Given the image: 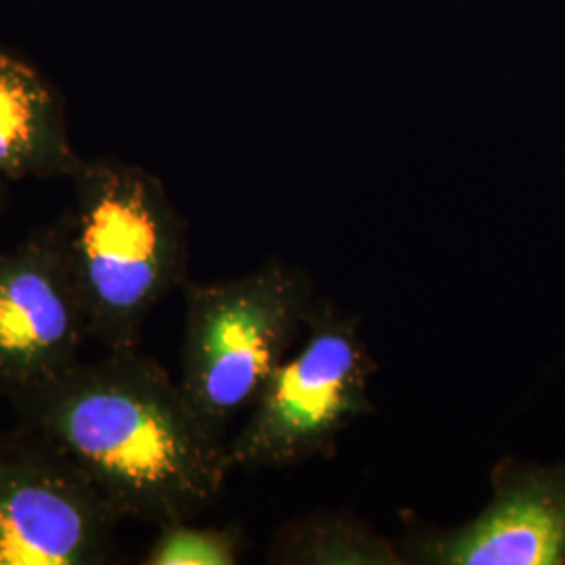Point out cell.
Returning <instances> with one entry per match:
<instances>
[{"instance_id":"cell-4","label":"cell","mask_w":565,"mask_h":565,"mask_svg":"<svg viewBox=\"0 0 565 565\" xmlns=\"http://www.w3.org/2000/svg\"><path fill=\"white\" fill-rule=\"evenodd\" d=\"M375 375L361 319L317 298L302 348L275 369L226 443L231 469H285L333 455L343 431L375 413Z\"/></svg>"},{"instance_id":"cell-5","label":"cell","mask_w":565,"mask_h":565,"mask_svg":"<svg viewBox=\"0 0 565 565\" xmlns=\"http://www.w3.org/2000/svg\"><path fill=\"white\" fill-rule=\"evenodd\" d=\"M121 518L34 429L0 436V565H102Z\"/></svg>"},{"instance_id":"cell-3","label":"cell","mask_w":565,"mask_h":565,"mask_svg":"<svg viewBox=\"0 0 565 565\" xmlns=\"http://www.w3.org/2000/svg\"><path fill=\"white\" fill-rule=\"evenodd\" d=\"M181 384L203 422L226 427L258 398L306 331L315 282L302 266L268 258L226 281L182 285Z\"/></svg>"},{"instance_id":"cell-10","label":"cell","mask_w":565,"mask_h":565,"mask_svg":"<svg viewBox=\"0 0 565 565\" xmlns=\"http://www.w3.org/2000/svg\"><path fill=\"white\" fill-rule=\"evenodd\" d=\"M245 536L239 525L195 527L189 522L160 525L142 565H235L242 562Z\"/></svg>"},{"instance_id":"cell-1","label":"cell","mask_w":565,"mask_h":565,"mask_svg":"<svg viewBox=\"0 0 565 565\" xmlns=\"http://www.w3.org/2000/svg\"><path fill=\"white\" fill-rule=\"evenodd\" d=\"M9 403L21 425L81 467L121 520L191 522L216 503L233 471L228 440L139 348L78 361Z\"/></svg>"},{"instance_id":"cell-2","label":"cell","mask_w":565,"mask_h":565,"mask_svg":"<svg viewBox=\"0 0 565 565\" xmlns=\"http://www.w3.org/2000/svg\"><path fill=\"white\" fill-rule=\"evenodd\" d=\"M70 181L74 200L51 231L88 335L107 350H137L153 308L189 281V228L141 166L84 160Z\"/></svg>"},{"instance_id":"cell-8","label":"cell","mask_w":565,"mask_h":565,"mask_svg":"<svg viewBox=\"0 0 565 565\" xmlns=\"http://www.w3.org/2000/svg\"><path fill=\"white\" fill-rule=\"evenodd\" d=\"M82 162L60 90L39 67L0 49V177L72 179Z\"/></svg>"},{"instance_id":"cell-9","label":"cell","mask_w":565,"mask_h":565,"mask_svg":"<svg viewBox=\"0 0 565 565\" xmlns=\"http://www.w3.org/2000/svg\"><path fill=\"white\" fill-rule=\"evenodd\" d=\"M270 564L404 565L398 543L361 518L315 511L279 527L268 548Z\"/></svg>"},{"instance_id":"cell-6","label":"cell","mask_w":565,"mask_h":565,"mask_svg":"<svg viewBox=\"0 0 565 565\" xmlns=\"http://www.w3.org/2000/svg\"><path fill=\"white\" fill-rule=\"evenodd\" d=\"M492 497L452 527H417L398 543L404 565H565V463L505 455Z\"/></svg>"},{"instance_id":"cell-11","label":"cell","mask_w":565,"mask_h":565,"mask_svg":"<svg viewBox=\"0 0 565 565\" xmlns=\"http://www.w3.org/2000/svg\"><path fill=\"white\" fill-rule=\"evenodd\" d=\"M4 179L0 177V223H2V212H4V198H7V193H4Z\"/></svg>"},{"instance_id":"cell-7","label":"cell","mask_w":565,"mask_h":565,"mask_svg":"<svg viewBox=\"0 0 565 565\" xmlns=\"http://www.w3.org/2000/svg\"><path fill=\"white\" fill-rule=\"evenodd\" d=\"M90 340L51 228L0 252V396L11 401L81 361Z\"/></svg>"}]
</instances>
